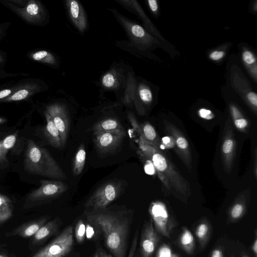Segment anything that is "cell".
<instances>
[{"label": "cell", "instance_id": "26", "mask_svg": "<svg viewBox=\"0 0 257 257\" xmlns=\"http://www.w3.org/2000/svg\"><path fill=\"white\" fill-rule=\"evenodd\" d=\"M146 232L147 234L143 236L141 246L143 253L145 254H149L154 251L155 245L153 240L151 238L149 230L147 229Z\"/></svg>", "mask_w": 257, "mask_h": 257}, {"label": "cell", "instance_id": "48", "mask_svg": "<svg viewBox=\"0 0 257 257\" xmlns=\"http://www.w3.org/2000/svg\"><path fill=\"white\" fill-rule=\"evenodd\" d=\"M5 159H6V155L3 153L1 148V147H0V163L4 162Z\"/></svg>", "mask_w": 257, "mask_h": 257}, {"label": "cell", "instance_id": "33", "mask_svg": "<svg viewBox=\"0 0 257 257\" xmlns=\"http://www.w3.org/2000/svg\"><path fill=\"white\" fill-rule=\"evenodd\" d=\"M198 115L202 118L209 120L213 118L215 116L214 114L210 109L201 108L198 110Z\"/></svg>", "mask_w": 257, "mask_h": 257}, {"label": "cell", "instance_id": "32", "mask_svg": "<svg viewBox=\"0 0 257 257\" xmlns=\"http://www.w3.org/2000/svg\"><path fill=\"white\" fill-rule=\"evenodd\" d=\"M30 74L25 72H18V73H12L7 72L3 69H0V80L9 77H17L21 76H29Z\"/></svg>", "mask_w": 257, "mask_h": 257}, {"label": "cell", "instance_id": "19", "mask_svg": "<svg viewBox=\"0 0 257 257\" xmlns=\"http://www.w3.org/2000/svg\"><path fill=\"white\" fill-rule=\"evenodd\" d=\"M59 226V224L56 219L47 222L32 236L31 240L32 245H39L44 242L57 231Z\"/></svg>", "mask_w": 257, "mask_h": 257}, {"label": "cell", "instance_id": "7", "mask_svg": "<svg viewBox=\"0 0 257 257\" xmlns=\"http://www.w3.org/2000/svg\"><path fill=\"white\" fill-rule=\"evenodd\" d=\"M48 85L43 80L36 78H27L15 83L13 93L2 103L20 102L29 100L36 94L48 89Z\"/></svg>", "mask_w": 257, "mask_h": 257}, {"label": "cell", "instance_id": "31", "mask_svg": "<svg viewBox=\"0 0 257 257\" xmlns=\"http://www.w3.org/2000/svg\"><path fill=\"white\" fill-rule=\"evenodd\" d=\"M86 225L82 220H79L75 228V236L77 241L82 242L85 237Z\"/></svg>", "mask_w": 257, "mask_h": 257}, {"label": "cell", "instance_id": "22", "mask_svg": "<svg viewBox=\"0 0 257 257\" xmlns=\"http://www.w3.org/2000/svg\"><path fill=\"white\" fill-rule=\"evenodd\" d=\"M14 205L8 196L0 194V224L10 219L14 212Z\"/></svg>", "mask_w": 257, "mask_h": 257}, {"label": "cell", "instance_id": "15", "mask_svg": "<svg viewBox=\"0 0 257 257\" xmlns=\"http://www.w3.org/2000/svg\"><path fill=\"white\" fill-rule=\"evenodd\" d=\"M65 4L71 22L80 32L83 33L87 27L88 23L83 7L76 0H67Z\"/></svg>", "mask_w": 257, "mask_h": 257}, {"label": "cell", "instance_id": "34", "mask_svg": "<svg viewBox=\"0 0 257 257\" xmlns=\"http://www.w3.org/2000/svg\"><path fill=\"white\" fill-rule=\"evenodd\" d=\"M243 211V206L240 203H236L231 210V216L234 218L239 217Z\"/></svg>", "mask_w": 257, "mask_h": 257}, {"label": "cell", "instance_id": "10", "mask_svg": "<svg viewBox=\"0 0 257 257\" xmlns=\"http://www.w3.org/2000/svg\"><path fill=\"white\" fill-rule=\"evenodd\" d=\"M164 127L167 134L174 140V148L178 155L187 169L191 171L192 168V156L187 139L180 131L170 122L165 121Z\"/></svg>", "mask_w": 257, "mask_h": 257}, {"label": "cell", "instance_id": "46", "mask_svg": "<svg viewBox=\"0 0 257 257\" xmlns=\"http://www.w3.org/2000/svg\"><path fill=\"white\" fill-rule=\"evenodd\" d=\"M254 175H255V178H256V174H257V172H256V170H257V169H256V163H257V161H256V159H257V157H256V155H257V153H256V148L255 149V150H254Z\"/></svg>", "mask_w": 257, "mask_h": 257}, {"label": "cell", "instance_id": "52", "mask_svg": "<svg viewBox=\"0 0 257 257\" xmlns=\"http://www.w3.org/2000/svg\"><path fill=\"white\" fill-rule=\"evenodd\" d=\"M93 257H99L98 252H96L94 255Z\"/></svg>", "mask_w": 257, "mask_h": 257}, {"label": "cell", "instance_id": "51", "mask_svg": "<svg viewBox=\"0 0 257 257\" xmlns=\"http://www.w3.org/2000/svg\"><path fill=\"white\" fill-rule=\"evenodd\" d=\"M253 249L254 250V252L255 253H256V252H257V242H256V240H255V241L254 242V246H253Z\"/></svg>", "mask_w": 257, "mask_h": 257}, {"label": "cell", "instance_id": "50", "mask_svg": "<svg viewBox=\"0 0 257 257\" xmlns=\"http://www.w3.org/2000/svg\"><path fill=\"white\" fill-rule=\"evenodd\" d=\"M7 121V119L5 118L0 117V124L3 123Z\"/></svg>", "mask_w": 257, "mask_h": 257}, {"label": "cell", "instance_id": "12", "mask_svg": "<svg viewBox=\"0 0 257 257\" xmlns=\"http://www.w3.org/2000/svg\"><path fill=\"white\" fill-rule=\"evenodd\" d=\"M41 186L31 193L29 199L32 201H40L58 196L66 191L67 185L60 181L42 180Z\"/></svg>", "mask_w": 257, "mask_h": 257}, {"label": "cell", "instance_id": "28", "mask_svg": "<svg viewBox=\"0 0 257 257\" xmlns=\"http://www.w3.org/2000/svg\"><path fill=\"white\" fill-rule=\"evenodd\" d=\"M138 94L141 101L145 104H150L153 99V94L149 88L141 85L138 88Z\"/></svg>", "mask_w": 257, "mask_h": 257}, {"label": "cell", "instance_id": "18", "mask_svg": "<svg viewBox=\"0 0 257 257\" xmlns=\"http://www.w3.org/2000/svg\"><path fill=\"white\" fill-rule=\"evenodd\" d=\"M44 116L46 121L44 133L49 143L53 147L60 148L62 144L59 131L55 126L53 120L48 112L45 109Z\"/></svg>", "mask_w": 257, "mask_h": 257}, {"label": "cell", "instance_id": "8", "mask_svg": "<svg viewBox=\"0 0 257 257\" xmlns=\"http://www.w3.org/2000/svg\"><path fill=\"white\" fill-rule=\"evenodd\" d=\"M121 185L120 182L109 181L98 188L84 204L86 208L91 210L103 209L114 201L120 194Z\"/></svg>", "mask_w": 257, "mask_h": 257}, {"label": "cell", "instance_id": "3", "mask_svg": "<svg viewBox=\"0 0 257 257\" xmlns=\"http://www.w3.org/2000/svg\"><path fill=\"white\" fill-rule=\"evenodd\" d=\"M24 166L28 172L42 176L57 179L67 178L47 150L37 145L32 140L27 143Z\"/></svg>", "mask_w": 257, "mask_h": 257}, {"label": "cell", "instance_id": "40", "mask_svg": "<svg viewBox=\"0 0 257 257\" xmlns=\"http://www.w3.org/2000/svg\"><path fill=\"white\" fill-rule=\"evenodd\" d=\"M7 61V53L5 51L0 50V69H3V68H4Z\"/></svg>", "mask_w": 257, "mask_h": 257}, {"label": "cell", "instance_id": "30", "mask_svg": "<svg viewBox=\"0 0 257 257\" xmlns=\"http://www.w3.org/2000/svg\"><path fill=\"white\" fill-rule=\"evenodd\" d=\"M17 140V134L10 135L0 141V147L3 153L6 155L8 151L13 148Z\"/></svg>", "mask_w": 257, "mask_h": 257}, {"label": "cell", "instance_id": "42", "mask_svg": "<svg viewBox=\"0 0 257 257\" xmlns=\"http://www.w3.org/2000/svg\"><path fill=\"white\" fill-rule=\"evenodd\" d=\"M94 230L93 226L88 223L86 226L85 236L88 239L92 238L94 235Z\"/></svg>", "mask_w": 257, "mask_h": 257}, {"label": "cell", "instance_id": "49", "mask_svg": "<svg viewBox=\"0 0 257 257\" xmlns=\"http://www.w3.org/2000/svg\"><path fill=\"white\" fill-rule=\"evenodd\" d=\"M0 257H11L8 253L0 250Z\"/></svg>", "mask_w": 257, "mask_h": 257}, {"label": "cell", "instance_id": "20", "mask_svg": "<svg viewBox=\"0 0 257 257\" xmlns=\"http://www.w3.org/2000/svg\"><path fill=\"white\" fill-rule=\"evenodd\" d=\"M126 9L137 15L143 22L145 26L149 31L154 32L153 25L145 14L139 3L135 0H115Z\"/></svg>", "mask_w": 257, "mask_h": 257}, {"label": "cell", "instance_id": "4", "mask_svg": "<svg viewBox=\"0 0 257 257\" xmlns=\"http://www.w3.org/2000/svg\"><path fill=\"white\" fill-rule=\"evenodd\" d=\"M0 3L28 25L43 27L49 22V13L40 1L0 0Z\"/></svg>", "mask_w": 257, "mask_h": 257}, {"label": "cell", "instance_id": "25", "mask_svg": "<svg viewBox=\"0 0 257 257\" xmlns=\"http://www.w3.org/2000/svg\"><path fill=\"white\" fill-rule=\"evenodd\" d=\"M229 109L234 125L240 131L245 132L248 126V122L239 109L234 105L230 104Z\"/></svg>", "mask_w": 257, "mask_h": 257}, {"label": "cell", "instance_id": "9", "mask_svg": "<svg viewBox=\"0 0 257 257\" xmlns=\"http://www.w3.org/2000/svg\"><path fill=\"white\" fill-rule=\"evenodd\" d=\"M236 150V143L233 129L228 119L224 127L220 148L221 161L227 174L231 172L233 166Z\"/></svg>", "mask_w": 257, "mask_h": 257}, {"label": "cell", "instance_id": "17", "mask_svg": "<svg viewBox=\"0 0 257 257\" xmlns=\"http://www.w3.org/2000/svg\"><path fill=\"white\" fill-rule=\"evenodd\" d=\"M27 57L31 61L46 65L52 68H57L59 61L53 53L45 49H34L27 53Z\"/></svg>", "mask_w": 257, "mask_h": 257}, {"label": "cell", "instance_id": "24", "mask_svg": "<svg viewBox=\"0 0 257 257\" xmlns=\"http://www.w3.org/2000/svg\"><path fill=\"white\" fill-rule=\"evenodd\" d=\"M118 73L114 70L105 73L101 78L103 87L108 89L114 90L118 88L121 83V79Z\"/></svg>", "mask_w": 257, "mask_h": 257}, {"label": "cell", "instance_id": "47", "mask_svg": "<svg viewBox=\"0 0 257 257\" xmlns=\"http://www.w3.org/2000/svg\"><path fill=\"white\" fill-rule=\"evenodd\" d=\"M212 257H222L221 252L218 249L214 250L212 252Z\"/></svg>", "mask_w": 257, "mask_h": 257}, {"label": "cell", "instance_id": "37", "mask_svg": "<svg viewBox=\"0 0 257 257\" xmlns=\"http://www.w3.org/2000/svg\"><path fill=\"white\" fill-rule=\"evenodd\" d=\"M193 241V236L189 231H186L181 237V243L183 245H187L192 243Z\"/></svg>", "mask_w": 257, "mask_h": 257}, {"label": "cell", "instance_id": "21", "mask_svg": "<svg viewBox=\"0 0 257 257\" xmlns=\"http://www.w3.org/2000/svg\"><path fill=\"white\" fill-rule=\"evenodd\" d=\"M93 133L109 132L124 130L120 122L115 118H107L97 122L93 127Z\"/></svg>", "mask_w": 257, "mask_h": 257}, {"label": "cell", "instance_id": "35", "mask_svg": "<svg viewBox=\"0 0 257 257\" xmlns=\"http://www.w3.org/2000/svg\"><path fill=\"white\" fill-rule=\"evenodd\" d=\"M246 98L250 103L253 107L254 110H256L257 106V95L253 91H250L247 94Z\"/></svg>", "mask_w": 257, "mask_h": 257}, {"label": "cell", "instance_id": "1", "mask_svg": "<svg viewBox=\"0 0 257 257\" xmlns=\"http://www.w3.org/2000/svg\"><path fill=\"white\" fill-rule=\"evenodd\" d=\"M89 223L102 233L105 244L114 257H124L130 221L122 212L103 209L85 213Z\"/></svg>", "mask_w": 257, "mask_h": 257}, {"label": "cell", "instance_id": "45", "mask_svg": "<svg viewBox=\"0 0 257 257\" xmlns=\"http://www.w3.org/2000/svg\"><path fill=\"white\" fill-rule=\"evenodd\" d=\"M98 253L99 257H112L111 255L101 249L98 250Z\"/></svg>", "mask_w": 257, "mask_h": 257}, {"label": "cell", "instance_id": "53", "mask_svg": "<svg viewBox=\"0 0 257 257\" xmlns=\"http://www.w3.org/2000/svg\"><path fill=\"white\" fill-rule=\"evenodd\" d=\"M159 257H163V256H162L161 255H159Z\"/></svg>", "mask_w": 257, "mask_h": 257}, {"label": "cell", "instance_id": "39", "mask_svg": "<svg viewBox=\"0 0 257 257\" xmlns=\"http://www.w3.org/2000/svg\"><path fill=\"white\" fill-rule=\"evenodd\" d=\"M207 231V226L205 224H201L197 227L196 235L199 238H202L206 235Z\"/></svg>", "mask_w": 257, "mask_h": 257}, {"label": "cell", "instance_id": "14", "mask_svg": "<svg viewBox=\"0 0 257 257\" xmlns=\"http://www.w3.org/2000/svg\"><path fill=\"white\" fill-rule=\"evenodd\" d=\"M128 118L132 125L139 133V139L144 143L159 149L160 141L154 127L148 122L139 124L131 113Z\"/></svg>", "mask_w": 257, "mask_h": 257}, {"label": "cell", "instance_id": "11", "mask_svg": "<svg viewBox=\"0 0 257 257\" xmlns=\"http://www.w3.org/2000/svg\"><path fill=\"white\" fill-rule=\"evenodd\" d=\"M45 109L59 132L63 146L66 143L69 128V119L66 109L63 105L53 102L46 105Z\"/></svg>", "mask_w": 257, "mask_h": 257}, {"label": "cell", "instance_id": "5", "mask_svg": "<svg viewBox=\"0 0 257 257\" xmlns=\"http://www.w3.org/2000/svg\"><path fill=\"white\" fill-rule=\"evenodd\" d=\"M110 11L124 29L131 44L143 49L150 47L154 43V38L141 25L121 15L115 9Z\"/></svg>", "mask_w": 257, "mask_h": 257}, {"label": "cell", "instance_id": "41", "mask_svg": "<svg viewBox=\"0 0 257 257\" xmlns=\"http://www.w3.org/2000/svg\"><path fill=\"white\" fill-rule=\"evenodd\" d=\"M162 142L165 148H170L172 147L174 148V142L173 139L170 137H166L163 138Z\"/></svg>", "mask_w": 257, "mask_h": 257}, {"label": "cell", "instance_id": "27", "mask_svg": "<svg viewBox=\"0 0 257 257\" xmlns=\"http://www.w3.org/2000/svg\"><path fill=\"white\" fill-rule=\"evenodd\" d=\"M16 82L11 81L0 84V103L8 97L13 92L15 87Z\"/></svg>", "mask_w": 257, "mask_h": 257}, {"label": "cell", "instance_id": "44", "mask_svg": "<svg viewBox=\"0 0 257 257\" xmlns=\"http://www.w3.org/2000/svg\"><path fill=\"white\" fill-rule=\"evenodd\" d=\"M159 255L163 257H171V251L170 248L168 247H162L160 249Z\"/></svg>", "mask_w": 257, "mask_h": 257}, {"label": "cell", "instance_id": "23", "mask_svg": "<svg viewBox=\"0 0 257 257\" xmlns=\"http://www.w3.org/2000/svg\"><path fill=\"white\" fill-rule=\"evenodd\" d=\"M86 151L83 144H80L75 154L72 165L74 176L79 175L83 171L86 161Z\"/></svg>", "mask_w": 257, "mask_h": 257}, {"label": "cell", "instance_id": "2", "mask_svg": "<svg viewBox=\"0 0 257 257\" xmlns=\"http://www.w3.org/2000/svg\"><path fill=\"white\" fill-rule=\"evenodd\" d=\"M138 145L140 154L152 163L158 177L167 190H174L184 195L190 193V186L187 180L159 149L146 144L140 139Z\"/></svg>", "mask_w": 257, "mask_h": 257}, {"label": "cell", "instance_id": "36", "mask_svg": "<svg viewBox=\"0 0 257 257\" xmlns=\"http://www.w3.org/2000/svg\"><path fill=\"white\" fill-rule=\"evenodd\" d=\"M11 25V23L10 22L0 23V41L5 37Z\"/></svg>", "mask_w": 257, "mask_h": 257}, {"label": "cell", "instance_id": "43", "mask_svg": "<svg viewBox=\"0 0 257 257\" xmlns=\"http://www.w3.org/2000/svg\"><path fill=\"white\" fill-rule=\"evenodd\" d=\"M148 6L150 10L154 13H156L158 10V5L156 0H148Z\"/></svg>", "mask_w": 257, "mask_h": 257}, {"label": "cell", "instance_id": "29", "mask_svg": "<svg viewBox=\"0 0 257 257\" xmlns=\"http://www.w3.org/2000/svg\"><path fill=\"white\" fill-rule=\"evenodd\" d=\"M242 58L244 64L248 67L253 68V74L255 77L256 75V59L253 54L248 50L244 51L242 54Z\"/></svg>", "mask_w": 257, "mask_h": 257}, {"label": "cell", "instance_id": "6", "mask_svg": "<svg viewBox=\"0 0 257 257\" xmlns=\"http://www.w3.org/2000/svg\"><path fill=\"white\" fill-rule=\"evenodd\" d=\"M73 245V228L66 227L55 238L31 257H64Z\"/></svg>", "mask_w": 257, "mask_h": 257}, {"label": "cell", "instance_id": "16", "mask_svg": "<svg viewBox=\"0 0 257 257\" xmlns=\"http://www.w3.org/2000/svg\"><path fill=\"white\" fill-rule=\"evenodd\" d=\"M49 217L43 216L24 223L6 234V236H18L22 238L33 236L38 230L46 223Z\"/></svg>", "mask_w": 257, "mask_h": 257}, {"label": "cell", "instance_id": "13", "mask_svg": "<svg viewBox=\"0 0 257 257\" xmlns=\"http://www.w3.org/2000/svg\"><path fill=\"white\" fill-rule=\"evenodd\" d=\"M125 135L124 130L93 133V140L97 149L101 153H110L120 144Z\"/></svg>", "mask_w": 257, "mask_h": 257}, {"label": "cell", "instance_id": "38", "mask_svg": "<svg viewBox=\"0 0 257 257\" xmlns=\"http://www.w3.org/2000/svg\"><path fill=\"white\" fill-rule=\"evenodd\" d=\"M224 52L223 51L216 50L212 52L209 54L210 59L214 61H218L221 59L224 56Z\"/></svg>", "mask_w": 257, "mask_h": 257}]
</instances>
